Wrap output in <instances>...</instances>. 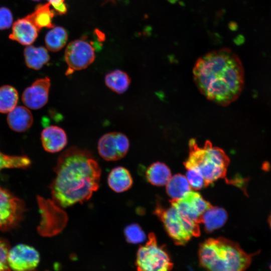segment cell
Listing matches in <instances>:
<instances>
[{
  "label": "cell",
  "instance_id": "1",
  "mask_svg": "<svg viewBox=\"0 0 271 271\" xmlns=\"http://www.w3.org/2000/svg\"><path fill=\"white\" fill-rule=\"evenodd\" d=\"M51 185L54 202L63 208L88 200L99 188L101 170L92 153L73 146L59 156Z\"/></svg>",
  "mask_w": 271,
  "mask_h": 271
},
{
  "label": "cell",
  "instance_id": "2",
  "mask_svg": "<svg viewBox=\"0 0 271 271\" xmlns=\"http://www.w3.org/2000/svg\"><path fill=\"white\" fill-rule=\"evenodd\" d=\"M193 73L200 92L221 106L236 100L243 88V65L237 55L228 48L214 50L200 57Z\"/></svg>",
  "mask_w": 271,
  "mask_h": 271
},
{
  "label": "cell",
  "instance_id": "3",
  "mask_svg": "<svg viewBox=\"0 0 271 271\" xmlns=\"http://www.w3.org/2000/svg\"><path fill=\"white\" fill-rule=\"evenodd\" d=\"M255 253H248L236 242L223 237L209 238L198 250L201 266L206 271H245Z\"/></svg>",
  "mask_w": 271,
  "mask_h": 271
},
{
  "label": "cell",
  "instance_id": "4",
  "mask_svg": "<svg viewBox=\"0 0 271 271\" xmlns=\"http://www.w3.org/2000/svg\"><path fill=\"white\" fill-rule=\"evenodd\" d=\"M189 147V157L184 166L186 169H198L203 177L205 187L225 177L230 161L223 150L213 146L209 141L200 148L194 139L190 140Z\"/></svg>",
  "mask_w": 271,
  "mask_h": 271
},
{
  "label": "cell",
  "instance_id": "5",
  "mask_svg": "<svg viewBox=\"0 0 271 271\" xmlns=\"http://www.w3.org/2000/svg\"><path fill=\"white\" fill-rule=\"evenodd\" d=\"M154 213L162 221L166 232L176 245H185L192 237L200 236L198 224L183 218L172 205L165 208L158 204Z\"/></svg>",
  "mask_w": 271,
  "mask_h": 271
},
{
  "label": "cell",
  "instance_id": "6",
  "mask_svg": "<svg viewBox=\"0 0 271 271\" xmlns=\"http://www.w3.org/2000/svg\"><path fill=\"white\" fill-rule=\"evenodd\" d=\"M137 271H171L173 266L170 256L164 246L158 244L154 233H150L145 245L137 253Z\"/></svg>",
  "mask_w": 271,
  "mask_h": 271
},
{
  "label": "cell",
  "instance_id": "7",
  "mask_svg": "<svg viewBox=\"0 0 271 271\" xmlns=\"http://www.w3.org/2000/svg\"><path fill=\"white\" fill-rule=\"evenodd\" d=\"M68 66L67 73L81 70L91 65L95 58V50L91 44L85 40H76L69 43L64 54Z\"/></svg>",
  "mask_w": 271,
  "mask_h": 271
},
{
  "label": "cell",
  "instance_id": "8",
  "mask_svg": "<svg viewBox=\"0 0 271 271\" xmlns=\"http://www.w3.org/2000/svg\"><path fill=\"white\" fill-rule=\"evenodd\" d=\"M129 142L127 137L119 132L104 134L98 140V152L107 161H115L123 158L127 153Z\"/></svg>",
  "mask_w": 271,
  "mask_h": 271
},
{
  "label": "cell",
  "instance_id": "9",
  "mask_svg": "<svg viewBox=\"0 0 271 271\" xmlns=\"http://www.w3.org/2000/svg\"><path fill=\"white\" fill-rule=\"evenodd\" d=\"M170 202L183 218L198 224L201 223L203 213L212 206L199 193L193 191L181 199Z\"/></svg>",
  "mask_w": 271,
  "mask_h": 271
},
{
  "label": "cell",
  "instance_id": "10",
  "mask_svg": "<svg viewBox=\"0 0 271 271\" xmlns=\"http://www.w3.org/2000/svg\"><path fill=\"white\" fill-rule=\"evenodd\" d=\"M9 265L14 271H28L34 269L40 261V255L34 247L19 244L9 249Z\"/></svg>",
  "mask_w": 271,
  "mask_h": 271
},
{
  "label": "cell",
  "instance_id": "11",
  "mask_svg": "<svg viewBox=\"0 0 271 271\" xmlns=\"http://www.w3.org/2000/svg\"><path fill=\"white\" fill-rule=\"evenodd\" d=\"M43 213L44 221L40 233L44 236H51L61 232L68 221L66 213L56 203L44 200Z\"/></svg>",
  "mask_w": 271,
  "mask_h": 271
},
{
  "label": "cell",
  "instance_id": "12",
  "mask_svg": "<svg viewBox=\"0 0 271 271\" xmlns=\"http://www.w3.org/2000/svg\"><path fill=\"white\" fill-rule=\"evenodd\" d=\"M50 86V79L48 77L37 79L24 91L23 103L32 109L41 108L48 102Z\"/></svg>",
  "mask_w": 271,
  "mask_h": 271
},
{
  "label": "cell",
  "instance_id": "13",
  "mask_svg": "<svg viewBox=\"0 0 271 271\" xmlns=\"http://www.w3.org/2000/svg\"><path fill=\"white\" fill-rule=\"evenodd\" d=\"M21 209L20 200L0 187V228L12 226L17 220Z\"/></svg>",
  "mask_w": 271,
  "mask_h": 271
},
{
  "label": "cell",
  "instance_id": "14",
  "mask_svg": "<svg viewBox=\"0 0 271 271\" xmlns=\"http://www.w3.org/2000/svg\"><path fill=\"white\" fill-rule=\"evenodd\" d=\"M41 140L44 149L51 153L61 151L67 144L66 132L56 125L45 128L41 132Z\"/></svg>",
  "mask_w": 271,
  "mask_h": 271
},
{
  "label": "cell",
  "instance_id": "15",
  "mask_svg": "<svg viewBox=\"0 0 271 271\" xmlns=\"http://www.w3.org/2000/svg\"><path fill=\"white\" fill-rule=\"evenodd\" d=\"M39 31L26 17L18 19L13 25L9 38L23 45L29 46L36 39Z\"/></svg>",
  "mask_w": 271,
  "mask_h": 271
},
{
  "label": "cell",
  "instance_id": "16",
  "mask_svg": "<svg viewBox=\"0 0 271 271\" xmlns=\"http://www.w3.org/2000/svg\"><path fill=\"white\" fill-rule=\"evenodd\" d=\"M7 122L9 127L18 132H25L29 129L33 122V117L28 107L16 106L9 112Z\"/></svg>",
  "mask_w": 271,
  "mask_h": 271
},
{
  "label": "cell",
  "instance_id": "17",
  "mask_svg": "<svg viewBox=\"0 0 271 271\" xmlns=\"http://www.w3.org/2000/svg\"><path fill=\"white\" fill-rule=\"evenodd\" d=\"M107 183L109 188L114 192L122 193L131 187L133 180L127 169L119 166L111 170L108 176Z\"/></svg>",
  "mask_w": 271,
  "mask_h": 271
},
{
  "label": "cell",
  "instance_id": "18",
  "mask_svg": "<svg viewBox=\"0 0 271 271\" xmlns=\"http://www.w3.org/2000/svg\"><path fill=\"white\" fill-rule=\"evenodd\" d=\"M227 219V214L223 208L211 206L203 213L200 222L204 224L205 231L210 233L221 227Z\"/></svg>",
  "mask_w": 271,
  "mask_h": 271
},
{
  "label": "cell",
  "instance_id": "19",
  "mask_svg": "<svg viewBox=\"0 0 271 271\" xmlns=\"http://www.w3.org/2000/svg\"><path fill=\"white\" fill-rule=\"evenodd\" d=\"M25 61L28 67L39 70L50 60L47 50L43 47L27 46L24 51Z\"/></svg>",
  "mask_w": 271,
  "mask_h": 271
},
{
  "label": "cell",
  "instance_id": "20",
  "mask_svg": "<svg viewBox=\"0 0 271 271\" xmlns=\"http://www.w3.org/2000/svg\"><path fill=\"white\" fill-rule=\"evenodd\" d=\"M49 3L38 5L35 11L26 17L30 20L40 31L43 28H53L52 19L54 12L50 10Z\"/></svg>",
  "mask_w": 271,
  "mask_h": 271
},
{
  "label": "cell",
  "instance_id": "21",
  "mask_svg": "<svg viewBox=\"0 0 271 271\" xmlns=\"http://www.w3.org/2000/svg\"><path fill=\"white\" fill-rule=\"evenodd\" d=\"M106 86L118 94L124 93L128 88L131 79L123 71L115 69L107 73L104 78Z\"/></svg>",
  "mask_w": 271,
  "mask_h": 271
},
{
  "label": "cell",
  "instance_id": "22",
  "mask_svg": "<svg viewBox=\"0 0 271 271\" xmlns=\"http://www.w3.org/2000/svg\"><path fill=\"white\" fill-rule=\"evenodd\" d=\"M148 181L155 186L166 185L171 178L170 169L165 164L156 162L150 165L146 172Z\"/></svg>",
  "mask_w": 271,
  "mask_h": 271
},
{
  "label": "cell",
  "instance_id": "23",
  "mask_svg": "<svg viewBox=\"0 0 271 271\" xmlns=\"http://www.w3.org/2000/svg\"><path fill=\"white\" fill-rule=\"evenodd\" d=\"M191 187L186 177L178 174L171 177L166 184V191L172 200L184 197L191 191Z\"/></svg>",
  "mask_w": 271,
  "mask_h": 271
},
{
  "label": "cell",
  "instance_id": "24",
  "mask_svg": "<svg viewBox=\"0 0 271 271\" xmlns=\"http://www.w3.org/2000/svg\"><path fill=\"white\" fill-rule=\"evenodd\" d=\"M67 40L68 34L66 30L61 27H56L47 33L45 42L49 50L57 52L65 46Z\"/></svg>",
  "mask_w": 271,
  "mask_h": 271
},
{
  "label": "cell",
  "instance_id": "25",
  "mask_svg": "<svg viewBox=\"0 0 271 271\" xmlns=\"http://www.w3.org/2000/svg\"><path fill=\"white\" fill-rule=\"evenodd\" d=\"M19 94L12 86L5 85L0 87V112L9 113L17 105Z\"/></svg>",
  "mask_w": 271,
  "mask_h": 271
},
{
  "label": "cell",
  "instance_id": "26",
  "mask_svg": "<svg viewBox=\"0 0 271 271\" xmlns=\"http://www.w3.org/2000/svg\"><path fill=\"white\" fill-rule=\"evenodd\" d=\"M30 160L25 156L5 155L0 151V171L6 168H23L29 166Z\"/></svg>",
  "mask_w": 271,
  "mask_h": 271
},
{
  "label": "cell",
  "instance_id": "27",
  "mask_svg": "<svg viewBox=\"0 0 271 271\" xmlns=\"http://www.w3.org/2000/svg\"><path fill=\"white\" fill-rule=\"evenodd\" d=\"M124 234L127 241L133 244L143 242L146 237L142 228L137 223L127 225L124 229Z\"/></svg>",
  "mask_w": 271,
  "mask_h": 271
},
{
  "label": "cell",
  "instance_id": "28",
  "mask_svg": "<svg viewBox=\"0 0 271 271\" xmlns=\"http://www.w3.org/2000/svg\"><path fill=\"white\" fill-rule=\"evenodd\" d=\"M186 178L191 187L194 190H199L205 186L203 177L197 169L191 168L187 169Z\"/></svg>",
  "mask_w": 271,
  "mask_h": 271
},
{
  "label": "cell",
  "instance_id": "29",
  "mask_svg": "<svg viewBox=\"0 0 271 271\" xmlns=\"http://www.w3.org/2000/svg\"><path fill=\"white\" fill-rule=\"evenodd\" d=\"M9 249L7 243L0 238V271H10L8 261Z\"/></svg>",
  "mask_w": 271,
  "mask_h": 271
},
{
  "label": "cell",
  "instance_id": "30",
  "mask_svg": "<svg viewBox=\"0 0 271 271\" xmlns=\"http://www.w3.org/2000/svg\"><path fill=\"white\" fill-rule=\"evenodd\" d=\"M11 11L6 7H0V30L9 28L13 22Z\"/></svg>",
  "mask_w": 271,
  "mask_h": 271
},
{
  "label": "cell",
  "instance_id": "31",
  "mask_svg": "<svg viewBox=\"0 0 271 271\" xmlns=\"http://www.w3.org/2000/svg\"><path fill=\"white\" fill-rule=\"evenodd\" d=\"M55 10V12L60 14H64L67 12V8L64 0H48Z\"/></svg>",
  "mask_w": 271,
  "mask_h": 271
},
{
  "label": "cell",
  "instance_id": "32",
  "mask_svg": "<svg viewBox=\"0 0 271 271\" xmlns=\"http://www.w3.org/2000/svg\"><path fill=\"white\" fill-rule=\"evenodd\" d=\"M268 221H269V225H270V226L271 227V213H270V214L269 215Z\"/></svg>",
  "mask_w": 271,
  "mask_h": 271
},
{
  "label": "cell",
  "instance_id": "33",
  "mask_svg": "<svg viewBox=\"0 0 271 271\" xmlns=\"http://www.w3.org/2000/svg\"><path fill=\"white\" fill-rule=\"evenodd\" d=\"M269 268H270V271H271V263H270V264Z\"/></svg>",
  "mask_w": 271,
  "mask_h": 271
},
{
  "label": "cell",
  "instance_id": "34",
  "mask_svg": "<svg viewBox=\"0 0 271 271\" xmlns=\"http://www.w3.org/2000/svg\"><path fill=\"white\" fill-rule=\"evenodd\" d=\"M32 1H41V0H32Z\"/></svg>",
  "mask_w": 271,
  "mask_h": 271
}]
</instances>
